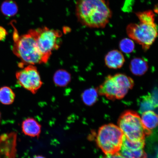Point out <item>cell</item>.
Listing matches in <instances>:
<instances>
[{"label": "cell", "instance_id": "obj_11", "mask_svg": "<svg viewBox=\"0 0 158 158\" xmlns=\"http://www.w3.org/2000/svg\"><path fill=\"white\" fill-rule=\"evenodd\" d=\"M21 127L22 133L26 136L38 138L40 135L42 126L34 118L29 117L23 120Z\"/></svg>", "mask_w": 158, "mask_h": 158}, {"label": "cell", "instance_id": "obj_4", "mask_svg": "<svg viewBox=\"0 0 158 158\" xmlns=\"http://www.w3.org/2000/svg\"><path fill=\"white\" fill-rule=\"evenodd\" d=\"M123 136L118 126L113 124H105L98 130L96 143L106 155L118 153L121 147Z\"/></svg>", "mask_w": 158, "mask_h": 158}, {"label": "cell", "instance_id": "obj_24", "mask_svg": "<svg viewBox=\"0 0 158 158\" xmlns=\"http://www.w3.org/2000/svg\"><path fill=\"white\" fill-rule=\"evenodd\" d=\"M32 158H47L43 155H35Z\"/></svg>", "mask_w": 158, "mask_h": 158}, {"label": "cell", "instance_id": "obj_18", "mask_svg": "<svg viewBox=\"0 0 158 158\" xmlns=\"http://www.w3.org/2000/svg\"><path fill=\"white\" fill-rule=\"evenodd\" d=\"M98 95L96 89L91 88L88 89L84 91L82 94L83 102L86 106H93L98 100Z\"/></svg>", "mask_w": 158, "mask_h": 158}, {"label": "cell", "instance_id": "obj_16", "mask_svg": "<svg viewBox=\"0 0 158 158\" xmlns=\"http://www.w3.org/2000/svg\"><path fill=\"white\" fill-rule=\"evenodd\" d=\"M18 6L13 0H6L1 6V11L6 16L11 17L17 14L18 11Z\"/></svg>", "mask_w": 158, "mask_h": 158}, {"label": "cell", "instance_id": "obj_14", "mask_svg": "<svg viewBox=\"0 0 158 158\" xmlns=\"http://www.w3.org/2000/svg\"><path fill=\"white\" fill-rule=\"evenodd\" d=\"M148 69L147 62L143 58H134L132 59L130 62V71L135 76H143L147 72Z\"/></svg>", "mask_w": 158, "mask_h": 158}, {"label": "cell", "instance_id": "obj_13", "mask_svg": "<svg viewBox=\"0 0 158 158\" xmlns=\"http://www.w3.org/2000/svg\"><path fill=\"white\" fill-rule=\"evenodd\" d=\"M141 118L143 127L148 135H151L152 130L157 127V114L153 110H148L142 113Z\"/></svg>", "mask_w": 158, "mask_h": 158}, {"label": "cell", "instance_id": "obj_20", "mask_svg": "<svg viewBox=\"0 0 158 158\" xmlns=\"http://www.w3.org/2000/svg\"><path fill=\"white\" fill-rule=\"evenodd\" d=\"M157 103L153 99V97L151 95H148L143 97L140 106V111L141 113L148 111L153 110L154 108H156Z\"/></svg>", "mask_w": 158, "mask_h": 158}, {"label": "cell", "instance_id": "obj_7", "mask_svg": "<svg viewBox=\"0 0 158 158\" xmlns=\"http://www.w3.org/2000/svg\"><path fill=\"white\" fill-rule=\"evenodd\" d=\"M35 30V36L39 50L46 63L53 51L58 49L61 44V31L51 29L46 27Z\"/></svg>", "mask_w": 158, "mask_h": 158}, {"label": "cell", "instance_id": "obj_1", "mask_svg": "<svg viewBox=\"0 0 158 158\" xmlns=\"http://www.w3.org/2000/svg\"><path fill=\"white\" fill-rule=\"evenodd\" d=\"M76 15L81 24L92 28H104L112 13L106 0H77Z\"/></svg>", "mask_w": 158, "mask_h": 158}, {"label": "cell", "instance_id": "obj_6", "mask_svg": "<svg viewBox=\"0 0 158 158\" xmlns=\"http://www.w3.org/2000/svg\"><path fill=\"white\" fill-rule=\"evenodd\" d=\"M126 31L129 38L141 45L145 51L149 49L158 35L157 27L156 23H130L126 27Z\"/></svg>", "mask_w": 158, "mask_h": 158}, {"label": "cell", "instance_id": "obj_9", "mask_svg": "<svg viewBox=\"0 0 158 158\" xmlns=\"http://www.w3.org/2000/svg\"><path fill=\"white\" fill-rule=\"evenodd\" d=\"M145 145V140L132 141L123 136L118 152L123 158H147V154L144 149Z\"/></svg>", "mask_w": 158, "mask_h": 158}, {"label": "cell", "instance_id": "obj_22", "mask_svg": "<svg viewBox=\"0 0 158 158\" xmlns=\"http://www.w3.org/2000/svg\"><path fill=\"white\" fill-rule=\"evenodd\" d=\"M8 35V33L4 27L0 26V41L4 40Z\"/></svg>", "mask_w": 158, "mask_h": 158}, {"label": "cell", "instance_id": "obj_12", "mask_svg": "<svg viewBox=\"0 0 158 158\" xmlns=\"http://www.w3.org/2000/svg\"><path fill=\"white\" fill-rule=\"evenodd\" d=\"M105 62L108 68L116 69L121 68L125 62V58L121 51H110L106 55Z\"/></svg>", "mask_w": 158, "mask_h": 158}, {"label": "cell", "instance_id": "obj_5", "mask_svg": "<svg viewBox=\"0 0 158 158\" xmlns=\"http://www.w3.org/2000/svg\"><path fill=\"white\" fill-rule=\"evenodd\" d=\"M118 124L124 137L131 141L145 140L146 136H148L141 117L135 111L128 110L124 112L118 120Z\"/></svg>", "mask_w": 158, "mask_h": 158}, {"label": "cell", "instance_id": "obj_19", "mask_svg": "<svg viewBox=\"0 0 158 158\" xmlns=\"http://www.w3.org/2000/svg\"><path fill=\"white\" fill-rule=\"evenodd\" d=\"M135 14L140 23L148 24H155L156 23L155 15L152 10L138 12Z\"/></svg>", "mask_w": 158, "mask_h": 158}, {"label": "cell", "instance_id": "obj_2", "mask_svg": "<svg viewBox=\"0 0 158 158\" xmlns=\"http://www.w3.org/2000/svg\"><path fill=\"white\" fill-rule=\"evenodd\" d=\"M13 34V52L23 64L33 65L44 63L37 45L35 30L30 29L26 34L20 35L16 28Z\"/></svg>", "mask_w": 158, "mask_h": 158}, {"label": "cell", "instance_id": "obj_3", "mask_svg": "<svg viewBox=\"0 0 158 158\" xmlns=\"http://www.w3.org/2000/svg\"><path fill=\"white\" fill-rule=\"evenodd\" d=\"M134 81L126 75L118 73L106 77L102 83L96 89L98 94L110 100H121L133 88Z\"/></svg>", "mask_w": 158, "mask_h": 158}, {"label": "cell", "instance_id": "obj_8", "mask_svg": "<svg viewBox=\"0 0 158 158\" xmlns=\"http://www.w3.org/2000/svg\"><path fill=\"white\" fill-rule=\"evenodd\" d=\"M18 83L33 94L36 93L43 83L37 68L35 65H27L16 73Z\"/></svg>", "mask_w": 158, "mask_h": 158}, {"label": "cell", "instance_id": "obj_15", "mask_svg": "<svg viewBox=\"0 0 158 158\" xmlns=\"http://www.w3.org/2000/svg\"><path fill=\"white\" fill-rule=\"evenodd\" d=\"M71 80V76L68 71L60 69L56 71L53 76V81L56 86L64 87L68 85Z\"/></svg>", "mask_w": 158, "mask_h": 158}, {"label": "cell", "instance_id": "obj_21", "mask_svg": "<svg viewBox=\"0 0 158 158\" xmlns=\"http://www.w3.org/2000/svg\"><path fill=\"white\" fill-rule=\"evenodd\" d=\"M119 47L122 52L126 54H130L133 52L135 45L134 41L131 39L124 38L120 41Z\"/></svg>", "mask_w": 158, "mask_h": 158}, {"label": "cell", "instance_id": "obj_23", "mask_svg": "<svg viewBox=\"0 0 158 158\" xmlns=\"http://www.w3.org/2000/svg\"><path fill=\"white\" fill-rule=\"evenodd\" d=\"M103 158H123L119 152L106 155Z\"/></svg>", "mask_w": 158, "mask_h": 158}, {"label": "cell", "instance_id": "obj_10", "mask_svg": "<svg viewBox=\"0 0 158 158\" xmlns=\"http://www.w3.org/2000/svg\"><path fill=\"white\" fill-rule=\"evenodd\" d=\"M17 134L15 132L3 134L0 137V158H16Z\"/></svg>", "mask_w": 158, "mask_h": 158}, {"label": "cell", "instance_id": "obj_25", "mask_svg": "<svg viewBox=\"0 0 158 158\" xmlns=\"http://www.w3.org/2000/svg\"><path fill=\"white\" fill-rule=\"evenodd\" d=\"M1 112H0V122H1Z\"/></svg>", "mask_w": 158, "mask_h": 158}, {"label": "cell", "instance_id": "obj_17", "mask_svg": "<svg viewBox=\"0 0 158 158\" xmlns=\"http://www.w3.org/2000/svg\"><path fill=\"white\" fill-rule=\"evenodd\" d=\"M15 98V94L9 87L5 86L0 88V102L9 105L13 103Z\"/></svg>", "mask_w": 158, "mask_h": 158}]
</instances>
